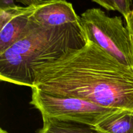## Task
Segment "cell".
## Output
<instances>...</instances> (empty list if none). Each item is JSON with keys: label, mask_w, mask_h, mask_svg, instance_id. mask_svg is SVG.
Wrapping results in <instances>:
<instances>
[{"label": "cell", "mask_w": 133, "mask_h": 133, "mask_svg": "<svg viewBox=\"0 0 133 133\" xmlns=\"http://www.w3.org/2000/svg\"><path fill=\"white\" fill-rule=\"evenodd\" d=\"M34 87L43 92L133 111V68L92 42L32 66Z\"/></svg>", "instance_id": "6da1fadb"}, {"label": "cell", "mask_w": 133, "mask_h": 133, "mask_svg": "<svg viewBox=\"0 0 133 133\" xmlns=\"http://www.w3.org/2000/svg\"><path fill=\"white\" fill-rule=\"evenodd\" d=\"M87 42L81 23L55 27L40 26L0 53V79L32 88L34 65L58 58L68 51L83 48Z\"/></svg>", "instance_id": "7a4b0ae2"}, {"label": "cell", "mask_w": 133, "mask_h": 133, "mask_svg": "<svg viewBox=\"0 0 133 133\" xmlns=\"http://www.w3.org/2000/svg\"><path fill=\"white\" fill-rule=\"evenodd\" d=\"M87 40L92 42L120 63L133 68L129 33L120 16L110 17L99 8L87 9L80 16Z\"/></svg>", "instance_id": "3957f363"}, {"label": "cell", "mask_w": 133, "mask_h": 133, "mask_svg": "<svg viewBox=\"0 0 133 133\" xmlns=\"http://www.w3.org/2000/svg\"><path fill=\"white\" fill-rule=\"evenodd\" d=\"M31 90L30 104L40 112L42 119L70 121L95 127L121 110L103 107L77 97L49 94L36 88Z\"/></svg>", "instance_id": "277c9868"}, {"label": "cell", "mask_w": 133, "mask_h": 133, "mask_svg": "<svg viewBox=\"0 0 133 133\" xmlns=\"http://www.w3.org/2000/svg\"><path fill=\"white\" fill-rule=\"evenodd\" d=\"M31 19L40 27H55L80 23L73 5L66 0H44L37 5Z\"/></svg>", "instance_id": "5b68a950"}, {"label": "cell", "mask_w": 133, "mask_h": 133, "mask_svg": "<svg viewBox=\"0 0 133 133\" xmlns=\"http://www.w3.org/2000/svg\"><path fill=\"white\" fill-rule=\"evenodd\" d=\"M37 5L29 6L23 12L14 17L0 29V53L27 37L33 30L40 27L31 19Z\"/></svg>", "instance_id": "8992f818"}, {"label": "cell", "mask_w": 133, "mask_h": 133, "mask_svg": "<svg viewBox=\"0 0 133 133\" xmlns=\"http://www.w3.org/2000/svg\"><path fill=\"white\" fill-rule=\"evenodd\" d=\"M95 127L101 133H133V111L121 109Z\"/></svg>", "instance_id": "52a82bcc"}, {"label": "cell", "mask_w": 133, "mask_h": 133, "mask_svg": "<svg viewBox=\"0 0 133 133\" xmlns=\"http://www.w3.org/2000/svg\"><path fill=\"white\" fill-rule=\"evenodd\" d=\"M36 133H101L94 126L51 118L43 119V126Z\"/></svg>", "instance_id": "ba28073f"}, {"label": "cell", "mask_w": 133, "mask_h": 133, "mask_svg": "<svg viewBox=\"0 0 133 133\" xmlns=\"http://www.w3.org/2000/svg\"><path fill=\"white\" fill-rule=\"evenodd\" d=\"M28 6H16L6 9H0V29H2L12 19L23 12Z\"/></svg>", "instance_id": "9c48e42d"}, {"label": "cell", "mask_w": 133, "mask_h": 133, "mask_svg": "<svg viewBox=\"0 0 133 133\" xmlns=\"http://www.w3.org/2000/svg\"><path fill=\"white\" fill-rule=\"evenodd\" d=\"M116 10L121 13L125 19L129 16L132 10L133 0H113Z\"/></svg>", "instance_id": "30bf717a"}, {"label": "cell", "mask_w": 133, "mask_h": 133, "mask_svg": "<svg viewBox=\"0 0 133 133\" xmlns=\"http://www.w3.org/2000/svg\"><path fill=\"white\" fill-rule=\"evenodd\" d=\"M107 10H116V7L113 0H92Z\"/></svg>", "instance_id": "8fae6325"}, {"label": "cell", "mask_w": 133, "mask_h": 133, "mask_svg": "<svg viewBox=\"0 0 133 133\" xmlns=\"http://www.w3.org/2000/svg\"><path fill=\"white\" fill-rule=\"evenodd\" d=\"M125 19L126 22V27H127V30L129 31V33L130 39H131L133 50V8L131 14Z\"/></svg>", "instance_id": "7c38bea8"}, {"label": "cell", "mask_w": 133, "mask_h": 133, "mask_svg": "<svg viewBox=\"0 0 133 133\" xmlns=\"http://www.w3.org/2000/svg\"><path fill=\"white\" fill-rule=\"evenodd\" d=\"M18 2L21 3L25 6L38 5L44 1V0H16Z\"/></svg>", "instance_id": "4fadbf2b"}, {"label": "cell", "mask_w": 133, "mask_h": 133, "mask_svg": "<svg viewBox=\"0 0 133 133\" xmlns=\"http://www.w3.org/2000/svg\"><path fill=\"white\" fill-rule=\"evenodd\" d=\"M16 6L14 0H0V9H6Z\"/></svg>", "instance_id": "5bb4252c"}, {"label": "cell", "mask_w": 133, "mask_h": 133, "mask_svg": "<svg viewBox=\"0 0 133 133\" xmlns=\"http://www.w3.org/2000/svg\"><path fill=\"white\" fill-rule=\"evenodd\" d=\"M0 133H8L7 131H6L5 130L3 129H0Z\"/></svg>", "instance_id": "9a60e30c"}]
</instances>
